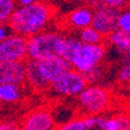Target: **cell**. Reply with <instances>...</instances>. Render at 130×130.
Instances as JSON below:
<instances>
[{
    "instance_id": "6da1fadb",
    "label": "cell",
    "mask_w": 130,
    "mask_h": 130,
    "mask_svg": "<svg viewBox=\"0 0 130 130\" xmlns=\"http://www.w3.org/2000/svg\"><path fill=\"white\" fill-rule=\"evenodd\" d=\"M55 16V6L44 1H35L30 6L16 8L7 24L16 35L28 38L45 31Z\"/></svg>"
},
{
    "instance_id": "7a4b0ae2",
    "label": "cell",
    "mask_w": 130,
    "mask_h": 130,
    "mask_svg": "<svg viewBox=\"0 0 130 130\" xmlns=\"http://www.w3.org/2000/svg\"><path fill=\"white\" fill-rule=\"evenodd\" d=\"M64 36L59 32L45 30L27 38V59L42 60L58 56Z\"/></svg>"
},
{
    "instance_id": "3957f363",
    "label": "cell",
    "mask_w": 130,
    "mask_h": 130,
    "mask_svg": "<svg viewBox=\"0 0 130 130\" xmlns=\"http://www.w3.org/2000/svg\"><path fill=\"white\" fill-rule=\"evenodd\" d=\"M78 102L88 115H101L109 108L111 98L108 89L91 85L78 95Z\"/></svg>"
},
{
    "instance_id": "277c9868",
    "label": "cell",
    "mask_w": 130,
    "mask_h": 130,
    "mask_svg": "<svg viewBox=\"0 0 130 130\" xmlns=\"http://www.w3.org/2000/svg\"><path fill=\"white\" fill-rule=\"evenodd\" d=\"M105 55L106 48L103 44H96V45L81 44L78 51L74 54L70 64L73 70L85 76L99 66Z\"/></svg>"
},
{
    "instance_id": "5b68a950",
    "label": "cell",
    "mask_w": 130,
    "mask_h": 130,
    "mask_svg": "<svg viewBox=\"0 0 130 130\" xmlns=\"http://www.w3.org/2000/svg\"><path fill=\"white\" fill-rule=\"evenodd\" d=\"M88 4L95 7V9L93 11L91 27L96 30L101 36L107 38L111 32L117 29V20L121 11L101 6L98 4V1H91Z\"/></svg>"
},
{
    "instance_id": "8992f818",
    "label": "cell",
    "mask_w": 130,
    "mask_h": 130,
    "mask_svg": "<svg viewBox=\"0 0 130 130\" xmlns=\"http://www.w3.org/2000/svg\"><path fill=\"white\" fill-rule=\"evenodd\" d=\"M86 86L87 81L84 74L71 69V70L66 71L62 76L58 77L51 84L50 88L54 92H56L57 94L66 95V96H74V95L80 94Z\"/></svg>"
},
{
    "instance_id": "52a82bcc",
    "label": "cell",
    "mask_w": 130,
    "mask_h": 130,
    "mask_svg": "<svg viewBox=\"0 0 130 130\" xmlns=\"http://www.w3.org/2000/svg\"><path fill=\"white\" fill-rule=\"evenodd\" d=\"M27 59V38L8 36L0 41V62H24Z\"/></svg>"
},
{
    "instance_id": "ba28073f",
    "label": "cell",
    "mask_w": 130,
    "mask_h": 130,
    "mask_svg": "<svg viewBox=\"0 0 130 130\" xmlns=\"http://www.w3.org/2000/svg\"><path fill=\"white\" fill-rule=\"evenodd\" d=\"M56 121L49 109L38 108L28 113L22 119L19 130H54Z\"/></svg>"
},
{
    "instance_id": "9c48e42d",
    "label": "cell",
    "mask_w": 130,
    "mask_h": 130,
    "mask_svg": "<svg viewBox=\"0 0 130 130\" xmlns=\"http://www.w3.org/2000/svg\"><path fill=\"white\" fill-rule=\"evenodd\" d=\"M36 63H37V69L41 77L49 86H51L52 83L59 76H62L63 73L72 69L70 63L58 56L45 58L42 60H36Z\"/></svg>"
},
{
    "instance_id": "30bf717a",
    "label": "cell",
    "mask_w": 130,
    "mask_h": 130,
    "mask_svg": "<svg viewBox=\"0 0 130 130\" xmlns=\"http://www.w3.org/2000/svg\"><path fill=\"white\" fill-rule=\"evenodd\" d=\"M24 81V62H0V85Z\"/></svg>"
},
{
    "instance_id": "8fae6325",
    "label": "cell",
    "mask_w": 130,
    "mask_h": 130,
    "mask_svg": "<svg viewBox=\"0 0 130 130\" xmlns=\"http://www.w3.org/2000/svg\"><path fill=\"white\" fill-rule=\"evenodd\" d=\"M93 18V11L88 7H79L72 11L69 15H66V26L72 27L74 29H85L91 27Z\"/></svg>"
},
{
    "instance_id": "7c38bea8",
    "label": "cell",
    "mask_w": 130,
    "mask_h": 130,
    "mask_svg": "<svg viewBox=\"0 0 130 130\" xmlns=\"http://www.w3.org/2000/svg\"><path fill=\"white\" fill-rule=\"evenodd\" d=\"M24 80L28 81V84L36 91H46L50 88L48 84L42 79L37 69L36 60L26 59L24 60Z\"/></svg>"
},
{
    "instance_id": "4fadbf2b",
    "label": "cell",
    "mask_w": 130,
    "mask_h": 130,
    "mask_svg": "<svg viewBox=\"0 0 130 130\" xmlns=\"http://www.w3.org/2000/svg\"><path fill=\"white\" fill-rule=\"evenodd\" d=\"M106 40L111 45L115 46L117 49V51H120L121 54H125L130 50V34H127L120 29L113 31Z\"/></svg>"
},
{
    "instance_id": "5bb4252c",
    "label": "cell",
    "mask_w": 130,
    "mask_h": 130,
    "mask_svg": "<svg viewBox=\"0 0 130 130\" xmlns=\"http://www.w3.org/2000/svg\"><path fill=\"white\" fill-rule=\"evenodd\" d=\"M81 42L79 38L74 37H64L63 40V44L59 51V57L63 58L64 60H66L68 63H71L73 56L78 51V49L80 48Z\"/></svg>"
},
{
    "instance_id": "9a60e30c",
    "label": "cell",
    "mask_w": 130,
    "mask_h": 130,
    "mask_svg": "<svg viewBox=\"0 0 130 130\" xmlns=\"http://www.w3.org/2000/svg\"><path fill=\"white\" fill-rule=\"evenodd\" d=\"M79 40L83 44H88V45H96V44H103L106 38L101 36L96 30H94L92 27H87L85 29L80 30L79 34Z\"/></svg>"
},
{
    "instance_id": "2e32d148",
    "label": "cell",
    "mask_w": 130,
    "mask_h": 130,
    "mask_svg": "<svg viewBox=\"0 0 130 130\" xmlns=\"http://www.w3.org/2000/svg\"><path fill=\"white\" fill-rule=\"evenodd\" d=\"M20 88L19 85L5 84L0 85V101L3 102H15L20 99Z\"/></svg>"
},
{
    "instance_id": "e0dca14e",
    "label": "cell",
    "mask_w": 130,
    "mask_h": 130,
    "mask_svg": "<svg viewBox=\"0 0 130 130\" xmlns=\"http://www.w3.org/2000/svg\"><path fill=\"white\" fill-rule=\"evenodd\" d=\"M106 130H130V117L121 114L106 119Z\"/></svg>"
},
{
    "instance_id": "ac0fdd59",
    "label": "cell",
    "mask_w": 130,
    "mask_h": 130,
    "mask_svg": "<svg viewBox=\"0 0 130 130\" xmlns=\"http://www.w3.org/2000/svg\"><path fill=\"white\" fill-rule=\"evenodd\" d=\"M106 119L101 115H87L83 117V130H106Z\"/></svg>"
},
{
    "instance_id": "d6986e66",
    "label": "cell",
    "mask_w": 130,
    "mask_h": 130,
    "mask_svg": "<svg viewBox=\"0 0 130 130\" xmlns=\"http://www.w3.org/2000/svg\"><path fill=\"white\" fill-rule=\"evenodd\" d=\"M117 79L120 83H130V50L123 54L120 69L117 71Z\"/></svg>"
},
{
    "instance_id": "ffe728a7",
    "label": "cell",
    "mask_w": 130,
    "mask_h": 130,
    "mask_svg": "<svg viewBox=\"0 0 130 130\" xmlns=\"http://www.w3.org/2000/svg\"><path fill=\"white\" fill-rule=\"evenodd\" d=\"M16 9V3L12 0H0V24L8 22L9 18Z\"/></svg>"
},
{
    "instance_id": "44dd1931",
    "label": "cell",
    "mask_w": 130,
    "mask_h": 130,
    "mask_svg": "<svg viewBox=\"0 0 130 130\" xmlns=\"http://www.w3.org/2000/svg\"><path fill=\"white\" fill-rule=\"evenodd\" d=\"M117 29L130 34V9L120 12L117 20Z\"/></svg>"
},
{
    "instance_id": "7402d4cb",
    "label": "cell",
    "mask_w": 130,
    "mask_h": 130,
    "mask_svg": "<svg viewBox=\"0 0 130 130\" xmlns=\"http://www.w3.org/2000/svg\"><path fill=\"white\" fill-rule=\"evenodd\" d=\"M54 130H83V119L68 121L64 124L56 127Z\"/></svg>"
},
{
    "instance_id": "603a6c76",
    "label": "cell",
    "mask_w": 130,
    "mask_h": 130,
    "mask_svg": "<svg viewBox=\"0 0 130 130\" xmlns=\"http://www.w3.org/2000/svg\"><path fill=\"white\" fill-rule=\"evenodd\" d=\"M98 4L101 6H105V7H109V8H113V9L120 11L121 8L127 6L129 3L128 1H123V0H106V1H98Z\"/></svg>"
},
{
    "instance_id": "cb8c5ba5",
    "label": "cell",
    "mask_w": 130,
    "mask_h": 130,
    "mask_svg": "<svg viewBox=\"0 0 130 130\" xmlns=\"http://www.w3.org/2000/svg\"><path fill=\"white\" fill-rule=\"evenodd\" d=\"M0 130H19V127L9 122H0Z\"/></svg>"
},
{
    "instance_id": "d4e9b609",
    "label": "cell",
    "mask_w": 130,
    "mask_h": 130,
    "mask_svg": "<svg viewBox=\"0 0 130 130\" xmlns=\"http://www.w3.org/2000/svg\"><path fill=\"white\" fill-rule=\"evenodd\" d=\"M6 37H8L7 30H6L5 27H3V24H0V41L5 40Z\"/></svg>"
},
{
    "instance_id": "484cf974",
    "label": "cell",
    "mask_w": 130,
    "mask_h": 130,
    "mask_svg": "<svg viewBox=\"0 0 130 130\" xmlns=\"http://www.w3.org/2000/svg\"><path fill=\"white\" fill-rule=\"evenodd\" d=\"M34 3H35V0H21V1H19V5L20 7H26V6L32 5Z\"/></svg>"
}]
</instances>
